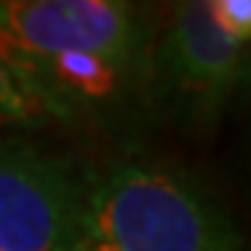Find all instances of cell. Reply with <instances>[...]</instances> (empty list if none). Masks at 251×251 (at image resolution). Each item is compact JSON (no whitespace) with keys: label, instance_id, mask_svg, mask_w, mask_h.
Here are the masks:
<instances>
[{"label":"cell","instance_id":"obj_1","mask_svg":"<svg viewBox=\"0 0 251 251\" xmlns=\"http://www.w3.org/2000/svg\"><path fill=\"white\" fill-rule=\"evenodd\" d=\"M81 251H243V234L190 173L126 159L90 181Z\"/></svg>","mask_w":251,"mask_h":251},{"label":"cell","instance_id":"obj_2","mask_svg":"<svg viewBox=\"0 0 251 251\" xmlns=\"http://www.w3.org/2000/svg\"><path fill=\"white\" fill-rule=\"evenodd\" d=\"M249 62L251 48L212 23L206 0H190L173 6L159 39L151 42L143 84L171 120L206 131L234 100Z\"/></svg>","mask_w":251,"mask_h":251},{"label":"cell","instance_id":"obj_3","mask_svg":"<svg viewBox=\"0 0 251 251\" xmlns=\"http://www.w3.org/2000/svg\"><path fill=\"white\" fill-rule=\"evenodd\" d=\"M151 28L120 0H0V62L28 70L67 53H90L145 75Z\"/></svg>","mask_w":251,"mask_h":251},{"label":"cell","instance_id":"obj_4","mask_svg":"<svg viewBox=\"0 0 251 251\" xmlns=\"http://www.w3.org/2000/svg\"><path fill=\"white\" fill-rule=\"evenodd\" d=\"M87 196L67 159L0 140V251H81Z\"/></svg>","mask_w":251,"mask_h":251},{"label":"cell","instance_id":"obj_5","mask_svg":"<svg viewBox=\"0 0 251 251\" xmlns=\"http://www.w3.org/2000/svg\"><path fill=\"white\" fill-rule=\"evenodd\" d=\"M0 123L11 126H42L73 123L70 115L36 84L0 62Z\"/></svg>","mask_w":251,"mask_h":251},{"label":"cell","instance_id":"obj_6","mask_svg":"<svg viewBox=\"0 0 251 251\" xmlns=\"http://www.w3.org/2000/svg\"><path fill=\"white\" fill-rule=\"evenodd\" d=\"M206 11L229 39L251 48V0H206Z\"/></svg>","mask_w":251,"mask_h":251},{"label":"cell","instance_id":"obj_7","mask_svg":"<svg viewBox=\"0 0 251 251\" xmlns=\"http://www.w3.org/2000/svg\"><path fill=\"white\" fill-rule=\"evenodd\" d=\"M234 98L243 100V112H246V165H249V184H251V62L246 67V75L240 81V90Z\"/></svg>","mask_w":251,"mask_h":251}]
</instances>
